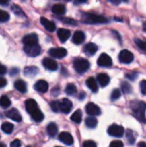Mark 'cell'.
<instances>
[{
  "label": "cell",
  "instance_id": "obj_1",
  "mask_svg": "<svg viewBox=\"0 0 146 147\" xmlns=\"http://www.w3.org/2000/svg\"><path fill=\"white\" fill-rule=\"evenodd\" d=\"M132 112L136 119H138L140 122L146 123L145 111L146 103L140 101H134L131 103Z\"/></svg>",
  "mask_w": 146,
  "mask_h": 147
},
{
  "label": "cell",
  "instance_id": "obj_2",
  "mask_svg": "<svg viewBox=\"0 0 146 147\" xmlns=\"http://www.w3.org/2000/svg\"><path fill=\"white\" fill-rule=\"evenodd\" d=\"M82 22L88 24H96V23H106L108 22V20L102 16L90 14V13H84L82 16Z\"/></svg>",
  "mask_w": 146,
  "mask_h": 147
},
{
  "label": "cell",
  "instance_id": "obj_3",
  "mask_svg": "<svg viewBox=\"0 0 146 147\" xmlns=\"http://www.w3.org/2000/svg\"><path fill=\"white\" fill-rule=\"evenodd\" d=\"M73 66L77 73H84L89 69V62L83 58H77L73 62Z\"/></svg>",
  "mask_w": 146,
  "mask_h": 147
},
{
  "label": "cell",
  "instance_id": "obj_4",
  "mask_svg": "<svg viewBox=\"0 0 146 147\" xmlns=\"http://www.w3.org/2000/svg\"><path fill=\"white\" fill-rule=\"evenodd\" d=\"M23 50L27 55H28L30 57H36V56L40 55L41 48H40V45L37 43V44H34V45L24 46Z\"/></svg>",
  "mask_w": 146,
  "mask_h": 147
},
{
  "label": "cell",
  "instance_id": "obj_5",
  "mask_svg": "<svg viewBox=\"0 0 146 147\" xmlns=\"http://www.w3.org/2000/svg\"><path fill=\"white\" fill-rule=\"evenodd\" d=\"M108 134L110 136L113 137H117V138H120L124 135L125 134V129L123 127L117 125V124H113L111 125L108 129Z\"/></svg>",
  "mask_w": 146,
  "mask_h": 147
},
{
  "label": "cell",
  "instance_id": "obj_6",
  "mask_svg": "<svg viewBox=\"0 0 146 147\" xmlns=\"http://www.w3.org/2000/svg\"><path fill=\"white\" fill-rule=\"evenodd\" d=\"M133 54L132 52L126 50V49H124L122 50L120 54H119V60L123 63V64H130L133 62Z\"/></svg>",
  "mask_w": 146,
  "mask_h": 147
},
{
  "label": "cell",
  "instance_id": "obj_7",
  "mask_svg": "<svg viewBox=\"0 0 146 147\" xmlns=\"http://www.w3.org/2000/svg\"><path fill=\"white\" fill-rule=\"evenodd\" d=\"M49 54L56 59H62L67 55V51L64 47H53L49 50Z\"/></svg>",
  "mask_w": 146,
  "mask_h": 147
},
{
  "label": "cell",
  "instance_id": "obj_8",
  "mask_svg": "<svg viewBox=\"0 0 146 147\" xmlns=\"http://www.w3.org/2000/svg\"><path fill=\"white\" fill-rule=\"evenodd\" d=\"M97 64L102 67H110L113 65V60L107 53H102L98 58Z\"/></svg>",
  "mask_w": 146,
  "mask_h": 147
},
{
  "label": "cell",
  "instance_id": "obj_9",
  "mask_svg": "<svg viewBox=\"0 0 146 147\" xmlns=\"http://www.w3.org/2000/svg\"><path fill=\"white\" fill-rule=\"evenodd\" d=\"M72 109V102L67 99L64 98L59 102V111H61L64 114H68L71 112Z\"/></svg>",
  "mask_w": 146,
  "mask_h": 147
},
{
  "label": "cell",
  "instance_id": "obj_10",
  "mask_svg": "<svg viewBox=\"0 0 146 147\" xmlns=\"http://www.w3.org/2000/svg\"><path fill=\"white\" fill-rule=\"evenodd\" d=\"M85 110L87 112L88 115H89L90 116H96V115H101V109L100 108L93 103V102H89L86 105Z\"/></svg>",
  "mask_w": 146,
  "mask_h": 147
},
{
  "label": "cell",
  "instance_id": "obj_11",
  "mask_svg": "<svg viewBox=\"0 0 146 147\" xmlns=\"http://www.w3.org/2000/svg\"><path fill=\"white\" fill-rule=\"evenodd\" d=\"M59 140L64 143L65 145L66 146H71L74 142V140H73V137L71 134L67 133V132H63L61 134H59Z\"/></svg>",
  "mask_w": 146,
  "mask_h": 147
},
{
  "label": "cell",
  "instance_id": "obj_12",
  "mask_svg": "<svg viewBox=\"0 0 146 147\" xmlns=\"http://www.w3.org/2000/svg\"><path fill=\"white\" fill-rule=\"evenodd\" d=\"M42 64L44 65V67L46 69V70H49V71H56L58 69V63L52 59H50V58H45L42 61Z\"/></svg>",
  "mask_w": 146,
  "mask_h": 147
},
{
  "label": "cell",
  "instance_id": "obj_13",
  "mask_svg": "<svg viewBox=\"0 0 146 147\" xmlns=\"http://www.w3.org/2000/svg\"><path fill=\"white\" fill-rule=\"evenodd\" d=\"M6 116L15 122L22 121V115H20L19 111L15 109H11L8 110V112L6 113Z\"/></svg>",
  "mask_w": 146,
  "mask_h": 147
},
{
  "label": "cell",
  "instance_id": "obj_14",
  "mask_svg": "<svg viewBox=\"0 0 146 147\" xmlns=\"http://www.w3.org/2000/svg\"><path fill=\"white\" fill-rule=\"evenodd\" d=\"M25 107H26V110L27 112L31 115L34 112H35L37 109H39L37 102L34 100V99H28L25 102Z\"/></svg>",
  "mask_w": 146,
  "mask_h": 147
},
{
  "label": "cell",
  "instance_id": "obj_15",
  "mask_svg": "<svg viewBox=\"0 0 146 147\" xmlns=\"http://www.w3.org/2000/svg\"><path fill=\"white\" fill-rule=\"evenodd\" d=\"M22 42H23L24 46L37 44V43H38V36H37L36 34H28V35H26V36L23 37Z\"/></svg>",
  "mask_w": 146,
  "mask_h": 147
},
{
  "label": "cell",
  "instance_id": "obj_16",
  "mask_svg": "<svg viewBox=\"0 0 146 147\" xmlns=\"http://www.w3.org/2000/svg\"><path fill=\"white\" fill-rule=\"evenodd\" d=\"M34 89L40 93H46L48 90V84L45 80H39L35 83Z\"/></svg>",
  "mask_w": 146,
  "mask_h": 147
},
{
  "label": "cell",
  "instance_id": "obj_17",
  "mask_svg": "<svg viewBox=\"0 0 146 147\" xmlns=\"http://www.w3.org/2000/svg\"><path fill=\"white\" fill-rule=\"evenodd\" d=\"M40 23L45 27V28L49 32H53L56 29V26L53 22L49 21L46 17H40Z\"/></svg>",
  "mask_w": 146,
  "mask_h": 147
},
{
  "label": "cell",
  "instance_id": "obj_18",
  "mask_svg": "<svg viewBox=\"0 0 146 147\" xmlns=\"http://www.w3.org/2000/svg\"><path fill=\"white\" fill-rule=\"evenodd\" d=\"M85 40V34L83 31H76L72 36V41L77 44V45H80L82 44L83 41Z\"/></svg>",
  "mask_w": 146,
  "mask_h": 147
},
{
  "label": "cell",
  "instance_id": "obj_19",
  "mask_svg": "<svg viewBox=\"0 0 146 147\" xmlns=\"http://www.w3.org/2000/svg\"><path fill=\"white\" fill-rule=\"evenodd\" d=\"M71 36V31L66 28H59L58 30V37L61 42H65Z\"/></svg>",
  "mask_w": 146,
  "mask_h": 147
},
{
  "label": "cell",
  "instance_id": "obj_20",
  "mask_svg": "<svg viewBox=\"0 0 146 147\" xmlns=\"http://www.w3.org/2000/svg\"><path fill=\"white\" fill-rule=\"evenodd\" d=\"M97 50H98V47H97V46L95 44V43H88L85 47H84V49H83V51H84V53L87 54V55H89V56H92V55H94L96 52H97Z\"/></svg>",
  "mask_w": 146,
  "mask_h": 147
},
{
  "label": "cell",
  "instance_id": "obj_21",
  "mask_svg": "<svg viewBox=\"0 0 146 147\" xmlns=\"http://www.w3.org/2000/svg\"><path fill=\"white\" fill-rule=\"evenodd\" d=\"M86 85L87 87L94 93L97 92L98 91V85H97V82L96 80L93 78V77H90L87 80H86Z\"/></svg>",
  "mask_w": 146,
  "mask_h": 147
},
{
  "label": "cell",
  "instance_id": "obj_22",
  "mask_svg": "<svg viewBox=\"0 0 146 147\" xmlns=\"http://www.w3.org/2000/svg\"><path fill=\"white\" fill-rule=\"evenodd\" d=\"M97 81L102 87H105L109 84L110 78L106 73H100L97 75Z\"/></svg>",
  "mask_w": 146,
  "mask_h": 147
},
{
  "label": "cell",
  "instance_id": "obj_23",
  "mask_svg": "<svg viewBox=\"0 0 146 147\" xmlns=\"http://www.w3.org/2000/svg\"><path fill=\"white\" fill-rule=\"evenodd\" d=\"M46 132L48 134V135L52 138L55 137L56 134H58V127L54 122H51L48 124L47 127H46Z\"/></svg>",
  "mask_w": 146,
  "mask_h": 147
},
{
  "label": "cell",
  "instance_id": "obj_24",
  "mask_svg": "<svg viewBox=\"0 0 146 147\" xmlns=\"http://www.w3.org/2000/svg\"><path fill=\"white\" fill-rule=\"evenodd\" d=\"M14 86L21 93H25L27 91V84L23 80H16L14 84Z\"/></svg>",
  "mask_w": 146,
  "mask_h": 147
},
{
  "label": "cell",
  "instance_id": "obj_25",
  "mask_svg": "<svg viewBox=\"0 0 146 147\" xmlns=\"http://www.w3.org/2000/svg\"><path fill=\"white\" fill-rule=\"evenodd\" d=\"M52 11L56 15H64L66 11V9H65V5H63L61 3H57L52 6Z\"/></svg>",
  "mask_w": 146,
  "mask_h": 147
},
{
  "label": "cell",
  "instance_id": "obj_26",
  "mask_svg": "<svg viewBox=\"0 0 146 147\" xmlns=\"http://www.w3.org/2000/svg\"><path fill=\"white\" fill-rule=\"evenodd\" d=\"M39 70L35 66H28L24 69V75L27 77H34L38 73Z\"/></svg>",
  "mask_w": 146,
  "mask_h": 147
},
{
  "label": "cell",
  "instance_id": "obj_27",
  "mask_svg": "<svg viewBox=\"0 0 146 147\" xmlns=\"http://www.w3.org/2000/svg\"><path fill=\"white\" fill-rule=\"evenodd\" d=\"M30 116H31V118H32L35 122H40V121H42L43 119H44V115H43L42 112L40 110V109H37V110H36L35 112H34L33 114H31Z\"/></svg>",
  "mask_w": 146,
  "mask_h": 147
},
{
  "label": "cell",
  "instance_id": "obj_28",
  "mask_svg": "<svg viewBox=\"0 0 146 147\" xmlns=\"http://www.w3.org/2000/svg\"><path fill=\"white\" fill-rule=\"evenodd\" d=\"M1 129H2V131H3V133H5V134H11V133L13 132V130H14V126H13V124H11V123H9V122H4V123L2 124Z\"/></svg>",
  "mask_w": 146,
  "mask_h": 147
},
{
  "label": "cell",
  "instance_id": "obj_29",
  "mask_svg": "<svg viewBox=\"0 0 146 147\" xmlns=\"http://www.w3.org/2000/svg\"><path fill=\"white\" fill-rule=\"evenodd\" d=\"M97 120L94 116H90L86 118L85 120V124L89 128H95L97 126Z\"/></svg>",
  "mask_w": 146,
  "mask_h": 147
},
{
  "label": "cell",
  "instance_id": "obj_30",
  "mask_svg": "<svg viewBox=\"0 0 146 147\" xmlns=\"http://www.w3.org/2000/svg\"><path fill=\"white\" fill-rule=\"evenodd\" d=\"M71 120L75 123H80L82 121V112L81 110H76L71 116Z\"/></svg>",
  "mask_w": 146,
  "mask_h": 147
},
{
  "label": "cell",
  "instance_id": "obj_31",
  "mask_svg": "<svg viewBox=\"0 0 146 147\" xmlns=\"http://www.w3.org/2000/svg\"><path fill=\"white\" fill-rule=\"evenodd\" d=\"M11 102L10 99L7 96H2L0 97V106L3 109H7L10 106Z\"/></svg>",
  "mask_w": 146,
  "mask_h": 147
},
{
  "label": "cell",
  "instance_id": "obj_32",
  "mask_svg": "<svg viewBox=\"0 0 146 147\" xmlns=\"http://www.w3.org/2000/svg\"><path fill=\"white\" fill-rule=\"evenodd\" d=\"M77 89L76 85L73 84H69L65 87V92L69 96H74L75 94H77Z\"/></svg>",
  "mask_w": 146,
  "mask_h": 147
},
{
  "label": "cell",
  "instance_id": "obj_33",
  "mask_svg": "<svg viewBox=\"0 0 146 147\" xmlns=\"http://www.w3.org/2000/svg\"><path fill=\"white\" fill-rule=\"evenodd\" d=\"M121 90L124 94H131L133 92V88L127 82H122L121 83Z\"/></svg>",
  "mask_w": 146,
  "mask_h": 147
},
{
  "label": "cell",
  "instance_id": "obj_34",
  "mask_svg": "<svg viewBox=\"0 0 146 147\" xmlns=\"http://www.w3.org/2000/svg\"><path fill=\"white\" fill-rule=\"evenodd\" d=\"M11 10L15 14V15H17V16H25V15L23 14V11L22 10V9L19 7V6H17V5H12V7H11Z\"/></svg>",
  "mask_w": 146,
  "mask_h": 147
},
{
  "label": "cell",
  "instance_id": "obj_35",
  "mask_svg": "<svg viewBox=\"0 0 146 147\" xmlns=\"http://www.w3.org/2000/svg\"><path fill=\"white\" fill-rule=\"evenodd\" d=\"M121 96V92L119 89H115L113 90L112 94H111V100L112 101H116L118 100Z\"/></svg>",
  "mask_w": 146,
  "mask_h": 147
},
{
  "label": "cell",
  "instance_id": "obj_36",
  "mask_svg": "<svg viewBox=\"0 0 146 147\" xmlns=\"http://www.w3.org/2000/svg\"><path fill=\"white\" fill-rule=\"evenodd\" d=\"M9 19V15L4 10L0 9V22H5Z\"/></svg>",
  "mask_w": 146,
  "mask_h": 147
},
{
  "label": "cell",
  "instance_id": "obj_37",
  "mask_svg": "<svg viewBox=\"0 0 146 147\" xmlns=\"http://www.w3.org/2000/svg\"><path fill=\"white\" fill-rule=\"evenodd\" d=\"M59 20L65 24H71V25H77V22L74 19L68 18V17H61V18H59Z\"/></svg>",
  "mask_w": 146,
  "mask_h": 147
},
{
  "label": "cell",
  "instance_id": "obj_38",
  "mask_svg": "<svg viewBox=\"0 0 146 147\" xmlns=\"http://www.w3.org/2000/svg\"><path fill=\"white\" fill-rule=\"evenodd\" d=\"M126 138H127V140H128L130 145H133L135 143V138H134V136L133 134V132L131 130H127Z\"/></svg>",
  "mask_w": 146,
  "mask_h": 147
},
{
  "label": "cell",
  "instance_id": "obj_39",
  "mask_svg": "<svg viewBox=\"0 0 146 147\" xmlns=\"http://www.w3.org/2000/svg\"><path fill=\"white\" fill-rule=\"evenodd\" d=\"M135 43H136V45H137L140 49H142V50H144V51H146L145 41H144V40H139V39H136V40H135Z\"/></svg>",
  "mask_w": 146,
  "mask_h": 147
},
{
  "label": "cell",
  "instance_id": "obj_40",
  "mask_svg": "<svg viewBox=\"0 0 146 147\" xmlns=\"http://www.w3.org/2000/svg\"><path fill=\"white\" fill-rule=\"evenodd\" d=\"M51 109L54 112H59V102L58 101H52L51 102Z\"/></svg>",
  "mask_w": 146,
  "mask_h": 147
},
{
  "label": "cell",
  "instance_id": "obj_41",
  "mask_svg": "<svg viewBox=\"0 0 146 147\" xmlns=\"http://www.w3.org/2000/svg\"><path fill=\"white\" fill-rule=\"evenodd\" d=\"M140 90H141V93L142 95L146 96V80H142L140 82Z\"/></svg>",
  "mask_w": 146,
  "mask_h": 147
},
{
  "label": "cell",
  "instance_id": "obj_42",
  "mask_svg": "<svg viewBox=\"0 0 146 147\" xmlns=\"http://www.w3.org/2000/svg\"><path fill=\"white\" fill-rule=\"evenodd\" d=\"M83 147H97L96 142L92 141V140H86L85 142H83Z\"/></svg>",
  "mask_w": 146,
  "mask_h": 147
},
{
  "label": "cell",
  "instance_id": "obj_43",
  "mask_svg": "<svg viewBox=\"0 0 146 147\" xmlns=\"http://www.w3.org/2000/svg\"><path fill=\"white\" fill-rule=\"evenodd\" d=\"M123 146H124L123 143H122L121 141H120V140H114V141L111 142V144H110V146H109V147H123Z\"/></svg>",
  "mask_w": 146,
  "mask_h": 147
},
{
  "label": "cell",
  "instance_id": "obj_44",
  "mask_svg": "<svg viewBox=\"0 0 146 147\" xmlns=\"http://www.w3.org/2000/svg\"><path fill=\"white\" fill-rule=\"evenodd\" d=\"M126 77L127 78L131 79V80H134V79H136V78L138 77V74H137L136 72H131V73H127V74L126 75Z\"/></svg>",
  "mask_w": 146,
  "mask_h": 147
},
{
  "label": "cell",
  "instance_id": "obj_45",
  "mask_svg": "<svg viewBox=\"0 0 146 147\" xmlns=\"http://www.w3.org/2000/svg\"><path fill=\"white\" fill-rule=\"evenodd\" d=\"M21 145H22V143L19 140H15L10 143V147H20Z\"/></svg>",
  "mask_w": 146,
  "mask_h": 147
},
{
  "label": "cell",
  "instance_id": "obj_46",
  "mask_svg": "<svg viewBox=\"0 0 146 147\" xmlns=\"http://www.w3.org/2000/svg\"><path fill=\"white\" fill-rule=\"evenodd\" d=\"M6 84H7V80L5 78H2V77H0V89L5 87Z\"/></svg>",
  "mask_w": 146,
  "mask_h": 147
},
{
  "label": "cell",
  "instance_id": "obj_47",
  "mask_svg": "<svg viewBox=\"0 0 146 147\" xmlns=\"http://www.w3.org/2000/svg\"><path fill=\"white\" fill-rule=\"evenodd\" d=\"M6 71H7L6 67H5L3 65L0 64V75H3V74H5V73H6Z\"/></svg>",
  "mask_w": 146,
  "mask_h": 147
},
{
  "label": "cell",
  "instance_id": "obj_48",
  "mask_svg": "<svg viewBox=\"0 0 146 147\" xmlns=\"http://www.w3.org/2000/svg\"><path fill=\"white\" fill-rule=\"evenodd\" d=\"M109 3H113V4H114V5H119L120 3H121V1L120 0H108Z\"/></svg>",
  "mask_w": 146,
  "mask_h": 147
},
{
  "label": "cell",
  "instance_id": "obj_49",
  "mask_svg": "<svg viewBox=\"0 0 146 147\" xmlns=\"http://www.w3.org/2000/svg\"><path fill=\"white\" fill-rule=\"evenodd\" d=\"M9 3V0H0V4L1 5H6Z\"/></svg>",
  "mask_w": 146,
  "mask_h": 147
},
{
  "label": "cell",
  "instance_id": "obj_50",
  "mask_svg": "<svg viewBox=\"0 0 146 147\" xmlns=\"http://www.w3.org/2000/svg\"><path fill=\"white\" fill-rule=\"evenodd\" d=\"M138 147H146V143L145 142H139V145H138Z\"/></svg>",
  "mask_w": 146,
  "mask_h": 147
},
{
  "label": "cell",
  "instance_id": "obj_51",
  "mask_svg": "<svg viewBox=\"0 0 146 147\" xmlns=\"http://www.w3.org/2000/svg\"><path fill=\"white\" fill-rule=\"evenodd\" d=\"M143 29H144L145 32H146V22H144V24H143Z\"/></svg>",
  "mask_w": 146,
  "mask_h": 147
},
{
  "label": "cell",
  "instance_id": "obj_52",
  "mask_svg": "<svg viewBox=\"0 0 146 147\" xmlns=\"http://www.w3.org/2000/svg\"><path fill=\"white\" fill-rule=\"evenodd\" d=\"M0 147H6V146L3 143H0Z\"/></svg>",
  "mask_w": 146,
  "mask_h": 147
},
{
  "label": "cell",
  "instance_id": "obj_53",
  "mask_svg": "<svg viewBox=\"0 0 146 147\" xmlns=\"http://www.w3.org/2000/svg\"><path fill=\"white\" fill-rule=\"evenodd\" d=\"M78 1H79V2H82V3H83V2H86L87 0H78Z\"/></svg>",
  "mask_w": 146,
  "mask_h": 147
},
{
  "label": "cell",
  "instance_id": "obj_54",
  "mask_svg": "<svg viewBox=\"0 0 146 147\" xmlns=\"http://www.w3.org/2000/svg\"><path fill=\"white\" fill-rule=\"evenodd\" d=\"M120 1H121V2H122V1H123V2H127L128 0H120Z\"/></svg>",
  "mask_w": 146,
  "mask_h": 147
},
{
  "label": "cell",
  "instance_id": "obj_55",
  "mask_svg": "<svg viewBox=\"0 0 146 147\" xmlns=\"http://www.w3.org/2000/svg\"><path fill=\"white\" fill-rule=\"evenodd\" d=\"M56 147H61V146H56Z\"/></svg>",
  "mask_w": 146,
  "mask_h": 147
}]
</instances>
